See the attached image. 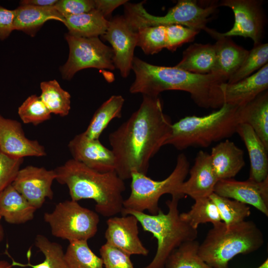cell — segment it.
Masks as SVG:
<instances>
[{"label":"cell","mask_w":268,"mask_h":268,"mask_svg":"<svg viewBox=\"0 0 268 268\" xmlns=\"http://www.w3.org/2000/svg\"><path fill=\"white\" fill-rule=\"evenodd\" d=\"M128 1L127 0H94L95 9L99 11L106 19L110 20L112 12Z\"/></svg>","instance_id":"7bdbcfd3"},{"label":"cell","mask_w":268,"mask_h":268,"mask_svg":"<svg viewBox=\"0 0 268 268\" xmlns=\"http://www.w3.org/2000/svg\"><path fill=\"white\" fill-rule=\"evenodd\" d=\"M216 63L214 44L194 43L186 49L175 67L185 71L205 74L212 73Z\"/></svg>","instance_id":"484cf974"},{"label":"cell","mask_w":268,"mask_h":268,"mask_svg":"<svg viewBox=\"0 0 268 268\" xmlns=\"http://www.w3.org/2000/svg\"><path fill=\"white\" fill-rule=\"evenodd\" d=\"M224 82L215 73L197 74L144 61L138 64L135 71V86L139 93L158 97L164 91H183L190 94L199 107L206 109H218L223 105L221 86Z\"/></svg>","instance_id":"7a4b0ae2"},{"label":"cell","mask_w":268,"mask_h":268,"mask_svg":"<svg viewBox=\"0 0 268 268\" xmlns=\"http://www.w3.org/2000/svg\"><path fill=\"white\" fill-rule=\"evenodd\" d=\"M136 46L146 55H154L165 48V26H155L140 28L136 31Z\"/></svg>","instance_id":"d590c367"},{"label":"cell","mask_w":268,"mask_h":268,"mask_svg":"<svg viewBox=\"0 0 268 268\" xmlns=\"http://www.w3.org/2000/svg\"><path fill=\"white\" fill-rule=\"evenodd\" d=\"M109 20L97 10L65 17L64 24L68 33L77 37L91 38L103 35L107 29Z\"/></svg>","instance_id":"4316f807"},{"label":"cell","mask_w":268,"mask_h":268,"mask_svg":"<svg viewBox=\"0 0 268 268\" xmlns=\"http://www.w3.org/2000/svg\"><path fill=\"white\" fill-rule=\"evenodd\" d=\"M268 64L237 82H224L221 86L224 103L242 107L268 90Z\"/></svg>","instance_id":"d6986e66"},{"label":"cell","mask_w":268,"mask_h":268,"mask_svg":"<svg viewBox=\"0 0 268 268\" xmlns=\"http://www.w3.org/2000/svg\"><path fill=\"white\" fill-rule=\"evenodd\" d=\"M212 225L198 250L201 259L212 268H228L235 256L254 252L264 243L262 231L253 221L230 226L220 221Z\"/></svg>","instance_id":"277c9868"},{"label":"cell","mask_w":268,"mask_h":268,"mask_svg":"<svg viewBox=\"0 0 268 268\" xmlns=\"http://www.w3.org/2000/svg\"><path fill=\"white\" fill-rule=\"evenodd\" d=\"M125 99L121 95H112L95 111L83 132L90 139H99L104 130L114 119L120 118Z\"/></svg>","instance_id":"83f0119b"},{"label":"cell","mask_w":268,"mask_h":268,"mask_svg":"<svg viewBox=\"0 0 268 268\" xmlns=\"http://www.w3.org/2000/svg\"><path fill=\"white\" fill-rule=\"evenodd\" d=\"M69 48L68 59L60 68L62 78L69 80L80 70L87 68L114 70L113 52L98 37L84 38L65 34Z\"/></svg>","instance_id":"30bf717a"},{"label":"cell","mask_w":268,"mask_h":268,"mask_svg":"<svg viewBox=\"0 0 268 268\" xmlns=\"http://www.w3.org/2000/svg\"><path fill=\"white\" fill-rule=\"evenodd\" d=\"M35 245L45 257L42 263L33 265L28 259L27 264H22L12 259V266L31 268H68L65 260V252L61 245L50 241L43 235L38 234L35 239Z\"/></svg>","instance_id":"f546056e"},{"label":"cell","mask_w":268,"mask_h":268,"mask_svg":"<svg viewBox=\"0 0 268 268\" xmlns=\"http://www.w3.org/2000/svg\"><path fill=\"white\" fill-rule=\"evenodd\" d=\"M102 37L112 46L115 67L119 70L122 77H127L132 70L136 32L124 15H116L109 20L106 31Z\"/></svg>","instance_id":"7c38bea8"},{"label":"cell","mask_w":268,"mask_h":268,"mask_svg":"<svg viewBox=\"0 0 268 268\" xmlns=\"http://www.w3.org/2000/svg\"><path fill=\"white\" fill-rule=\"evenodd\" d=\"M99 252L104 268H134L131 256L107 243Z\"/></svg>","instance_id":"f35d334b"},{"label":"cell","mask_w":268,"mask_h":268,"mask_svg":"<svg viewBox=\"0 0 268 268\" xmlns=\"http://www.w3.org/2000/svg\"><path fill=\"white\" fill-rule=\"evenodd\" d=\"M24 158H16L0 151V193L16 178Z\"/></svg>","instance_id":"ab89813d"},{"label":"cell","mask_w":268,"mask_h":268,"mask_svg":"<svg viewBox=\"0 0 268 268\" xmlns=\"http://www.w3.org/2000/svg\"><path fill=\"white\" fill-rule=\"evenodd\" d=\"M51 114L40 96L34 94L28 96L18 109V115L22 122L34 126L50 119Z\"/></svg>","instance_id":"8d00e7d4"},{"label":"cell","mask_w":268,"mask_h":268,"mask_svg":"<svg viewBox=\"0 0 268 268\" xmlns=\"http://www.w3.org/2000/svg\"><path fill=\"white\" fill-rule=\"evenodd\" d=\"M44 219L53 236L69 242L93 237L100 221L98 213L71 200L58 203L52 212L45 213Z\"/></svg>","instance_id":"9c48e42d"},{"label":"cell","mask_w":268,"mask_h":268,"mask_svg":"<svg viewBox=\"0 0 268 268\" xmlns=\"http://www.w3.org/2000/svg\"><path fill=\"white\" fill-rule=\"evenodd\" d=\"M240 124L249 125L268 149V92L239 108Z\"/></svg>","instance_id":"d4e9b609"},{"label":"cell","mask_w":268,"mask_h":268,"mask_svg":"<svg viewBox=\"0 0 268 268\" xmlns=\"http://www.w3.org/2000/svg\"><path fill=\"white\" fill-rule=\"evenodd\" d=\"M58 0H22L20 5H32L38 7L54 6Z\"/></svg>","instance_id":"ee69618b"},{"label":"cell","mask_w":268,"mask_h":268,"mask_svg":"<svg viewBox=\"0 0 268 268\" xmlns=\"http://www.w3.org/2000/svg\"><path fill=\"white\" fill-rule=\"evenodd\" d=\"M257 268H268V259L261 265Z\"/></svg>","instance_id":"7dc6e473"},{"label":"cell","mask_w":268,"mask_h":268,"mask_svg":"<svg viewBox=\"0 0 268 268\" xmlns=\"http://www.w3.org/2000/svg\"><path fill=\"white\" fill-rule=\"evenodd\" d=\"M72 159L99 172L116 170L115 155L99 139H90L83 133L76 135L68 144Z\"/></svg>","instance_id":"2e32d148"},{"label":"cell","mask_w":268,"mask_h":268,"mask_svg":"<svg viewBox=\"0 0 268 268\" xmlns=\"http://www.w3.org/2000/svg\"><path fill=\"white\" fill-rule=\"evenodd\" d=\"M64 256L68 268H104L102 259L92 252L87 241L69 242Z\"/></svg>","instance_id":"1f68e13d"},{"label":"cell","mask_w":268,"mask_h":268,"mask_svg":"<svg viewBox=\"0 0 268 268\" xmlns=\"http://www.w3.org/2000/svg\"><path fill=\"white\" fill-rule=\"evenodd\" d=\"M184 197L172 196L166 204L167 213L160 209L156 214L144 212L122 209L123 215H133L137 219L144 231L151 233L157 241L156 254L151 262L144 268H165V262L176 249L183 243L196 240L198 230L182 220L178 203Z\"/></svg>","instance_id":"8992f818"},{"label":"cell","mask_w":268,"mask_h":268,"mask_svg":"<svg viewBox=\"0 0 268 268\" xmlns=\"http://www.w3.org/2000/svg\"><path fill=\"white\" fill-rule=\"evenodd\" d=\"M12 264L5 260H0V268H12Z\"/></svg>","instance_id":"f6af8a7d"},{"label":"cell","mask_w":268,"mask_h":268,"mask_svg":"<svg viewBox=\"0 0 268 268\" xmlns=\"http://www.w3.org/2000/svg\"><path fill=\"white\" fill-rule=\"evenodd\" d=\"M195 201L189 211L180 213L182 220L196 229L201 224L211 223L213 225L221 221L216 205L209 197Z\"/></svg>","instance_id":"d6a6232c"},{"label":"cell","mask_w":268,"mask_h":268,"mask_svg":"<svg viewBox=\"0 0 268 268\" xmlns=\"http://www.w3.org/2000/svg\"><path fill=\"white\" fill-rule=\"evenodd\" d=\"M189 173L190 177L178 187L177 193L194 200L209 197L214 193L218 180L212 166L209 153L199 151Z\"/></svg>","instance_id":"ac0fdd59"},{"label":"cell","mask_w":268,"mask_h":268,"mask_svg":"<svg viewBox=\"0 0 268 268\" xmlns=\"http://www.w3.org/2000/svg\"><path fill=\"white\" fill-rule=\"evenodd\" d=\"M216 40V63L212 73L221 76L226 82L238 70L248 56L249 51L237 45L229 37L211 29L209 34Z\"/></svg>","instance_id":"ffe728a7"},{"label":"cell","mask_w":268,"mask_h":268,"mask_svg":"<svg viewBox=\"0 0 268 268\" xmlns=\"http://www.w3.org/2000/svg\"><path fill=\"white\" fill-rule=\"evenodd\" d=\"M239 108L224 103L208 115L181 119L172 124L171 135L165 145H171L179 150L191 147H207L231 137L240 124Z\"/></svg>","instance_id":"5b68a950"},{"label":"cell","mask_w":268,"mask_h":268,"mask_svg":"<svg viewBox=\"0 0 268 268\" xmlns=\"http://www.w3.org/2000/svg\"><path fill=\"white\" fill-rule=\"evenodd\" d=\"M209 155L218 181L233 179L245 165L244 151L229 139L213 146Z\"/></svg>","instance_id":"44dd1931"},{"label":"cell","mask_w":268,"mask_h":268,"mask_svg":"<svg viewBox=\"0 0 268 268\" xmlns=\"http://www.w3.org/2000/svg\"><path fill=\"white\" fill-rule=\"evenodd\" d=\"M0 151L10 157H42L46 155L45 147L37 140L28 138L21 124L0 114Z\"/></svg>","instance_id":"e0dca14e"},{"label":"cell","mask_w":268,"mask_h":268,"mask_svg":"<svg viewBox=\"0 0 268 268\" xmlns=\"http://www.w3.org/2000/svg\"><path fill=\"white\" fill-rule=\"evenodd\" d=\"M268 44L261 43L254 46L241 66L226 82L234 83L251 75L268 64Z\"/></svg>","instance_id":"e575fe53"},{"label":"cell","mask_w":268,"mask_h":268,"mask_svg":"<svg viewBox=\"0 0 268 268\" xmlns=\"http://www.w3.org/2000/svg\"><path fill=\"white\" fill-rule=\"evenodd\" d=\"M214 193L251 205L268 216V178L259 182L249 179L243 181L233 179L219 180Z\"/></svg>","instance_id":"5bb4252c"},{"label":"cell","mask_w":268,"mask_h":268,"mask_svg":"<svg viewBox=\"0 0 268 268\" xmlns=\"http://www.w3.org/2000/svg\"><path fill=\"white\" fill-rule=\"evenodd\" d=\"M199 245L196 240L183 243L167 258L165 268H212L200 257Z\"/></svg>","instance_id":"4dcf8cb0"},{"label":"cell","mask_w":268,"mask_h":268,"mask_svg":"<svg viewBox=\"0 0 268 268\" xmlns=\"http://www.w3.org/2000/svg\"><path fill=\"white\" fill-rule=\"evenodd\" d=\"M238 134L247 149L250 168L249 179L262 182L268 178V149L252 128L246 124H239Z\"/></svg>","instance_id":"7402d4cb"},{"label":"cell","mask_w":268,"mask_h":268,"mask_svg":"<svg viewBox=\"0 0 268 268\" xmlns=\"http://www.w3.org/2000/svg\"><path fill=\"white\" fill-rule=\"evenodd\" d=\"M1 218L0 217V225L1 224V223H0V220H1Z\"/></svg>","instance_id":"c3c4849f"},{"label":"cell","mask_w":268,"mask_h":268,"mask_svg":"<svg viewBox=\"0 0 268 268\" xmlns=\"http://www.w3.org/2000/svg\"><path fill=\"white\" fill-rule=\"evenodd\" d=\"M54 7L65 18L90 11L95 3L94 0H58Z\"/></svg>","instance_id":"60d3db41"},{"label":"cell","mask_w":268,"mask_h":268,"mask_svg":"<svg viewBox=\"0 0 268 268\" xmlns=\"http://www.w3.org/2000/svg\"><path fill=\"white\" fill-rule=\"evenodd\" d=\"M138 223L133 215L109 217L106 221V243L130 256H147L149 251L138 236Z\"/></svg>","instance_id":"9a60e30c"},{"label":"cell","mask_w":268,"mask_h":268,"mask_svg":"<svg viewBox=\"0 0 268 268\" xmlns=\"http://www.w3.org/2000/svg\"><path fill=\"white\" fill-rule=\"evenodd\" d=\"M40 97L51 114L61 117L67 116L71 106V96L56 79L40 83Z\"/></svg>","instance_id":"f1b7e54d"},{"label":"cell","mask_w":268,"mask_h":268,"mask_svg":"<svg viewBox=\"0 0 268 268\" xmlns=\"http://www.w3.org/2000/svg\"><path fill=\"white\" fill-rule=\"evenodd\" d=\"M15 10L0 5V40L7 39L14 29Z\"/></svg>","instance_id":"b9f144b4"},{"label":"cell","mask_w":268,"mask_h":268,"mask_svg":"<svg viewBox=\"0 0 268 268\" xmlns=\"http://www.w3.org/2000/svg\"><path fill=\"white\" fill-rule=\"evenodd\" d=\"M54 170L56 180L67 187L71 200L94 201L96 211L104 217L121 212L126 186L115 171L99 172L72 158Z\"/></svg>","instance_id":"3957f363"},{"label":"cell","mask_w":268,"mask_h":268,"mask_svg":"<svg viewBox=\"0 0 268 268\" xmlns=\"http://www.w3.org/2000/svg\"><path fill=\"white\" fill-rule=\"evenodd\" d=\"M36 210L12 185L0 193V217L8 223L19 224L30 221Z\"/></svg>","instance_id":"cb8c5ba5"},{"label":"cell","mask_w":268,"mask_h":268,"mask_svg":"<svg viewBox=\"0 0 268 268\" xmlns=\"http://www.w3.org/2000/svg\"><path fill=\"white\" fill-rule=\"evenodd\" d=\"M172 125L159 97L143 95L139 108L109 135L115 171L122 180L130 179L133 171L146 175L150 160L170 136Z\"/></svg>","instance_id":"6da1fadb"},{"label":"cell","mask_w":268,"mask_h":268,"mask_svg":"<svg viewBox=\"0 0 268 268\" xmlns=\"http://www.w3.org/2000/svg\"><path fill=\"white\" fill-rule=\"evenodd\" d=\"M4 236V229L1 224L0 225V243L3 240Z\"/></svg>","instance_id":"bcb514c9"},{"label":"cell","mask_w":268,"mask_h":268,"mask_svg":"<svg viewBox=\"0 0 268 268\" xmlns=\"http://www.w3.org/2000/svg\"><path fill=\"white\" fill-rule=\"evenodd\" d=\"M218 5L232 10L234 22L231 29L221 33L226 37L234 36L251 38L254 46L261 43L266 22L262 1L258 0H222Z\"/></svg>","instance_id":"8fae6325"},{"label":"cell","mask_w":268,"mask_h":268,"mask_svg":"<svg viewBox=\"0 0 268 268\" xmlns=\"http://www.w3.org/2000/svg\"><path fill=\"white\" fill-rule=\"evenodd\" d=\"M209 198L216 205L221 221L227 226L241 222L251 215L250 207L245 203L214 193Z\"/></svg>","instance_id":"836d02e7"},{"label":"cell","mask_w":268,"mask_h":268,"mask_svg":"<svg viewBox=\"0 0 268 268\" xmlns=\"http://www.w3.org/2000/svg\"><path fill=\"white\" fill-rule=\"evenodd\" d=\"M190 163L184 153L178 155L176 166L171 174L161 181L152 180L146 175L133 171L131 173V192L123 202V209L156 214L161 209L158 202L164 194L180 195L179 186L185 181L189 173ZM181 196V195H180Z\"/></svg>","instance_id":"ba28073f"},{"label":"cell","mask_w":268,"mask_h":268,"mask_svg":"<svg viewBox=\"0 0 268 268\" xmlns=\"http://www.w3.org/2000/svg\"><path fill=\"white\" fill-rule=\"evenodd\" d=\"M56 177L54 170L28 165L20 169L11 185L37 209L47 198H53L52 185Z\"/></svg>","instance_id":"4fadbf2b"},{"label":"cell","mask_w":268,"mask_h":268,"mask_svg":"<svg viewBox=\"0 0 268 268\" xmlns=\"http://www.w3.org/2000/svg\"><path fill=\"white\" fill-rule=\"evenodd\" d=\"M144 1L124 4V16L133 29L146 27L181 25L207 33L211 28L207 24L216 12L218 2H209L205 4L192 0H180L163 16H155L149 13L143 6Z\"/></svg>","instance_id":"52a82bcc"},{"label":"cell","mask_w":268,"mask_h":268,"mask_svg":"<svg viewBox=\"0 0 268 268\" xmlns=\"http://www.w3.org/2000/svg\"><path fill=\"white\" fill-rule=\"evenodd\" d=\"M165 48L175 51L185 43L193 41L199 31L181 25L173 24L165 26Z\"/></svg>","instance_id":"74e56055"},{"label":"cell","mask_w":268,"mask_h":268,"mask_svg":"<svg viewBox=\"0 0 268 268\" xmlns=\"http://www.w3.org/2000/svg\"><path fill=\"white\" fill-rule=\"evenodd\" d=\"M14 10V30L22 31L31 37H34L48 20H58L63 23L65 21V18L54 6L19 5Z\"/></svg>","instance_id":"603a6c76"}]
</instances>
